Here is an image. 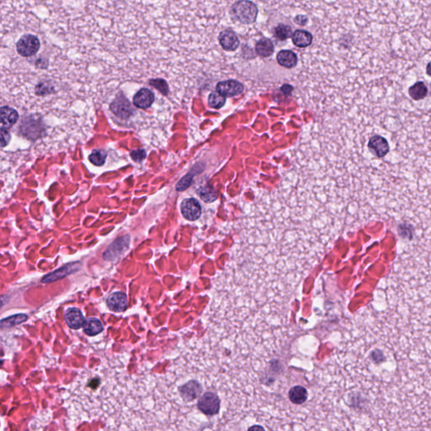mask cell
I'll return each mask as SVG.
<instances>
[{"instance_id":"6da1fadb","label":"cell","mask_w":431,"mask_h":431,"mask_svg":"<svg viewBox=\"0 0 431 431\" xmlns=\"http://www.w3.org/2000/svg\"><path fill=\"white\" fill-rule=\"evenodd\" d=\"M196 405L201 415L211 419L218 415L222 408V400L216 391H203Z\"/></svg>"},{"instance_id":"7a4b0ae2","label":"cell","mask_w":431,"mask_h":431,"mask_svg":"<svg viewBox=\"0 0 431 431\" xmlns=\"http://www.w3.org/2000/svg\"><path fill=\"white\" fill-rule=\"evenodd\" d=\"M231 12L233 20L244 25H250L255 22L259 9L255 3L250 0H239L232 6Z\"/></svg>"},{"instance_id":"3957f363","label":"cell","mask_w":431,"mask_h":431,"mask_svg":"<svg viewBox=\"0 0 431 431\" xmlns=\"http://www.w3.org/2000/svg\"><path fill=\"white\" fill-rule=\"evenodd\" d=\"M40 40L34 35L26 34L19 39L16 43L18 54L24 58H29L37 53L40 49Z\"/></svg>"},{"instance_id":"277c9868","label":"cell","mask_w":431,"mask_h":431,"mask_svg":"<svg viewBox=\"0 0 431 431\" xmlns=\"http://www.w3.org/2000/svg\"><path fill=\"white\" fill-rule=\"evenodd\" d=\"M309 392L307 388L302 385H294L287 392L288 402L293 406L295 409L308 402Z\"/></svg>"},{"instance_id":"5b68a950","label":"cell","mask_w":431,"mask_h":431,"mask_svg":"<svg viewBox=\"0 0 431 431\" xmlns=\"http://www.w3.org/2000/svg\"><path fill=\"white\" fill-rule=\"evenodd\" d=\"M244 89H245L244 85L239 81L234 79L221 81L216 86V92L227 98L239 95V94L243 93Z\"/></svg>"},{"instance_id":"8992f818","label":"cell","mask_w":431,"mask_h":431,"mask_svg":"<svg viewBox=\"0 0 431 431\" xmlns=\"http://www.w3.org/2000/svg\"><path fill=\"white\" fill-rule=\"evenodd\" d=\"M182 215L189 221H196L201 215V207L196 199H185L180 207Z\"/></svg>"},{"instance_id":"52a82bcc","label":"cell","mask_w":431,"mask_h":431,"mask_svg":"<svg viewBox=\"0 0 431 431\" xmlns=\"http://www.w3.org/2000/svg\"><path fill=\"white\" fill-rule=\"evenodd\" d=\"M219 44L222 49L227 52H233L239 46V37L233 30L226 29L220 32L218 36Z\"/></svg>"},{"instance_id":"ba28073f","label":"cell","mask_w":431,"mask_h":431,"mask_svg":"<svg viewBox=\"0 0 431 431\" xmlns=\"http://www.w3.org/2000/svg\"><path fill=\"white\" fill-rule=\"evenodd\" d=\"M110 109L118 117L127 119L133 115V108L131 106L129 101L123 95L119 96L113 101L110 105Z\"/></svg>"},{"instance_id":"9c48e42d","label":"cell","mask_w":431,"mask_h":431,"mask_svg":"<svg viewBox=\"0 0 431 431\" xmlns=\"http://www.w3.org/2000/svg\"><path fill=\"white\" fill-rule=\"evenodd\" d=\"M129 236H125L113 242L106 251V253H104V258L107 260H113L119 257L124 251L127 250L129 245Z\"/></svg>"},{"instance_id":"30bf717a","label":"cell","mask_w":431,"mask_h":431,"mask_svg":"<svg viewBox=\"0 0 431 431\" xmlns=\"http://www.w3.org/2000/svg\"><path fill=\"white\" fill-rule=\"evenodd\" d=\"M79 267H80V265L78 263H72V264L64 265L54 272L46 275L43 279L41 280V282L42 283H51V282L63 279L64 277L74 273L75 271L78 270Z\"/></svg>"},{"instance_id":"8fae6325","label":"cell","mask_w":431,"mask_h":431,"mask_svg":"<svg viewBox=\"0 0 431 431\" xmlns=\"http://www.w3.org/2000/svg\"><path fill=\"white\" fill-rule=\"evenodd\" d=\"M107 302L109 310L113 311L115 313L124 312L128 306L127 295L121 291H116L109 295Z\"/></svg>"},{"instance_id":"7c38bea8","label":"cell","mask_w":431,"mask_h":431,"mask_svg":"<svg viewBox=\"0 0 431 431\" xmlns=\"http://www.w3.org/2000/svg\"><path fill=\"white\" fill-rule=\"evenodd\" d=\"M368 148L378 158H383L390 149L388 141L382 136L372 137L368 143Z\"/></svg>"},{"instance_id":"4fadbf2b","label":"cell","mask_w":431,"mask_h":431,"mask_svg":"<svg viewBox=\"0 0 431 431\" xmlns=\"http://www.w3.org/2000/svg\"><path fill=\"white\" fill-rule=\"evenodd\" d=\"M65 322L69 326V328L72 329H79L81 327H83L85 320L83 318V314L78 308H70L66 311L65 313Z\"/></svg>"},{"instance_id":"5bb4252c","label":"cell","mask_w":431,"mask_h":431,"mask_svg":"<svg viewBox=\"0 0 431 431\" xmlns=\"http://www.w3.org/2000/svg\"><path fill=\"white\" fill-rule=\"evenodd\" d=\"M154 101V95L148 89H142L136 94L133 104L140 109H147Z\"/></svg>"},{"instance_id":"9a60e30c","label":"cell","mask_w":431,"mask_h":431,"mask_svg":"<svg viewBox=\"0 0 431 431\" xmlns=\"http://www.w3.org/2000/svg\"><path fill=\"white\" fill-rule=\"evenodd\" d=\"M1 113V127L10 128L13 127L19 119L17 111L9 107H3L0 109Z\"/></svg>"},{"instance_id":"2e32d148","label":"cell","mask_w":431,"mask_h":431,"mask_svg":"<svg viewBox=\"0 0 431 431\" xmlns=\"http://www.w3.org/2000/svg\"><path fill=\"white\" fill-rule=\"evenodd\" d=\"M276 59L281 66L287 69L295 68L298 61L296 53L291 52L290 50H282L278 52V54L276 56Z\"/></svg>"},{"instance_id":"e0dca14e","label":"cell","mask_w":431,"mask_h":431,"mask_svg":"<svg viewBox=\"0 0 431 431\" xmlns=\"http://www.w3.org/2000/svg\"><path fill=\"white\" fill-rule=\"evenodd\" d=\"M291 39L295 46L300 48H304L313 43L314 37L309 32L305 30H296L293 32Z\"/></svg>"},{"instance_id":"ac0fdd59","label":"cell","mask_w":431,"mask_h":431,"mask_svg":"<svg viewBox=\"0 0 431 431\" xmlns=\"http://www.w3.org/2000/svg\"><path fill=\"white\" fill-rule=\"evenodd\" d=\"M83 332L89 336H95L103 331L104 327L101 320L96 318H89L85 320L83 326Z\"/></svg>"},{"instance_id":"d6986e66","label":"cell","mask_w":431,"mask_h":431,"mask_svg":"<svg viewBox=\"0 0 431 431\" xmlns=\"http://www.w3.org/2000/svg\"><path fill=\"white\" fill-rule=\"evenodd\" d=\"M255 51L262 58H268L273 54L274 44L269 38H261L256 43Z\"/></svg>"},{"instance_id":"ffe728a7","label":"cell","mask_w":431,"mask_h":431,"mask_svg":"<svg viewBox=\"0 0 431 431\" xmlns=\"http://www.w3.org/2000/svg\"><path fill=\"white\" fill-rule=\"evenodd\" d=\"M408 94L414 101H420L426 98L428 94V89L424 82H417L408 89Z\"/></svg>"},{"instance_id":"44dd1931","label":"cell","mask_w":431,"mask_h":431,"mask_svg":"<svg viewBox=\"0 0 431 431\" xmlns=\"http://www.w3.org/2000/svg\"><path fill=\"white\" fill-rule=\"evenodd\" d=\"M292 34H293V32H292L291 27L286 25V24H279L274 29V36L277 40H287L288 38L292 36Z\"/></svg>"},{"instance_id":"7402d4cb","label":"cell","mask_w":431,"mask_h":431,"mask_svg":"<svg viewBox=\"0 0 431 431\" xmlns=\"http://www.w3.org/2000/svg\"><path fill=\"white\" fill-rule=\"evenodd\" d=\"M28 319V317L26 316V314H17L14 316L9 317L7 319H4L1 321V328H10L15 325L20 324L21 323L26 322Z\"/></svg>"},{"instance_id":"603a6c76","label":"cell","mask_w":431,"mask_h":431,"mask_svg":"<svg viewBox=\"0 0 431 431\" xmlns=\"http://www.w3.org/2000/svg\"><path fill=\"white\" fill-rule=\"evenodd\" d=\"M225 103H226V97L216 91L211 93L208 97V104L214 109H220L224 106Z\"/></svg>"},{"instance_id":"cb8c5ba5","label":"cell","mask_w":431,"mask_h":431,"mask_svg":"<svg viewBox=\"0 0 431 431\" xmlns=\"http://www.w3.org/2000/svg\"><path fill=\"white\" fill-rule=\"evenodd\" d=\"M89 161L96 166H102L107 159V154L102 151L95 150L89 155Z\"/></svg>"},{"instance_id":"d4e9b609","label":"cell","mask_w":431,"mask_h":431,"mask_svg":"<svg viewBox=\"0 0 431 431\" xmlns=\"http://www.w3.org/2000/svg\"><path fill=\"white\" fill-rule=\"evenodd\" d=\"M150 85L154 87L155 89L159 90L164 95H168V93H169L168 83H166V81H164L161 78H157V79H152V80L150 81Z\"/></svg>"},{"instance_id":"484cf974","label":"cell","mask_w":431,"mask_h":431,"mask_svg":"<svg viewBox=\"0 0 431 431\" xmlns=\"http://www.w3.org/2000/svg\"><path fill=\"white\" fill-rule=\"evenodd\" d=\"M147 153L144 149L133 150V152H131V157L133 160L138 163L143 161L146 158Z\"/></svg>"},{"instance_id":"4316f807","label":"cell","mask_w":431,"mask_h":431,"mask_svg":"<svg viewBox=\"0 0 431 431\" xmlns=\"http://www.w3.org/2000/svg\"><path fill=\"white\" fill-rule=\"evenodd\" d=\"M191 180H192V177H191V176H189V175L184 176V178L182 179L179 182L178 184H177L176 189H177V190H185L187 187L190 186Z\"/></svg>"},{"instance_id":"83f0119b","label":"cell","mask_w":431,"mask_h":431,"mask_svg":"<svg viewBox=\"0 0 431 431\" xmlns=\"http://www.w3.org/2000/svg\"><path fill=\"white\" fill-rule=\"evenodd\" d=\"M10 138H11L10 134L7 131V129L1 127V145H2V147H4L9 144Z\"/></svg>"},{"instance_id":"f1b7e54d","label":"cell","mask_w":431,"mask_h":431,"mask_svg":"<svg viewBox=\"0 0 431 431\" xmlns=\"http://www.w3.org/2000/svg\"><path fill=\"white\" fill-rule=\"evenodd\" d=\"M294 22L297 24L298 26H303L308 22V18H307V16H305V15H297L294 19Z\"/></svg>"},{"instance_id":"f546056e","label":"cell","mask_w":431,"mask_h":431,"mask_svg":"<svg viewBox=\"0 0 431 431\" xmlns=\"http://www.w3.org/2000/svg\"><path fill=\"white\" fill-rule=\"evenodd\" d=\"M426 72H427V74L429 76H431V62L429 63L428 65L426 67Z\"/></svg>"},{"instance_id":"4dcf8cb0","label":"cell","mask_w":431,"mask_h":431,"mask_svg":"<svg viewBox=\"0 0 431 431\" xmlns=\"http://www.w3.org/2000/svg\"><path fill=\"white\" fill-rule=\"evenodd\" d=\"M278 188H279V187H278ZM279 189H280V188H279ZM280 190H281V189H280ZM282 192H283V191H282ZM283 193H284V192H283ZM284 194H285V193H284ZM285 195H286V194H285ZM286 196H287V195H286ZM287 197H288V196H287ZM288 198H289V197H288ZM289 199H290V198H289ZM290 201H291V200H290ZM296 206H297V205H296ZM297 207H298V206H297ZM299 208H300V207H299ZM300 209H301V208H300ZM301 210H302V209H301Z\"/></svg>"}]
</instances>
